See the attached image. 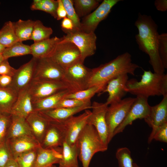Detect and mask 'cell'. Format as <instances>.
<instances>
[{
    "label": "cell",
    "mask_w": 167,
    "mask_h": 167,
    "mask_svg": "<svg viewBox=\"0 0 167 167\" xmlns=\"http://www.w3.org/2000/svg\"><path fill=\"white\" fill-rule=\"evenodd\" d=\"M91 111L87 109L78 116H72L61 123L65 133V140L70 144L76 143L77 138L82 130L87 124L88 119Z\"/></svg>",
    "instance_id": "14"
},
{
    "label": "cell",
    "mask_w": 167,
    "mask_h": 167,
    "mask_svg": "<svg viewBox=\"0 0 167 167\" xmlns=\"http://www.w3.org/2000/svg\"><path fill=\"white\" fill-rule=\"evenodd\" d=\"M37 148L22 153L15 160L19 167H34L36 159Z\"/></svg>",
    "instance_id": "36"
},
{
    "label": "cell",
    "mask_w": 167,
    "mask_h": 167,
    "mask_svg": "<svg viewBox=\"0 0 167 167\" xmlns=\"http://www.w3.org/2000/svg\"><path fill=\"white\" fill-rule=\"evenodd\" d=\"M89 104H91L90 101H83L74 99L64 98L58 103L55 108H75Z\"/></svg>",
    "instance_id": "42"
},
{
    "label": "cell",
    "mask_w": 167,
    "mask_h": 167,
    "mask_svg": "<svg viewBox=\"0 0 167 167\" xmlns=\"http://www.w3.org/2000/svg\"><path fill=\"white\" fill-rule=\"evenodd\" d=\"M4 58L2 55V54H0V62H1L2 61L4 60Z\"/></svg>",
    "instance_id": "51"
},
{
    "label": "cell",
    "mask_w": 167,
    "mask_h": 167,
    "mask_svg": "<svg viewBox=\"0 0 167 167\" xmlns=\"http://www.w3.org/2000/svg\"><path fill=\"white\" fill-rule=\"evenodd\" d=\"M60 149L62 157L59 167H79L78 161L79 150L75 143L70 144L64 141Z\"/></svg>",
    "instance_id": "26"
},
{
    "label": "cell",
    "mask_w": 167,
    "mask_h": 167,
    "mask_svg": "<svg viewBox=\"0 0 167 167\" xmlns=\"http://www.w3.org/2000/svg\"><path fill=\"white\" fill-rule=\"evenodd\" d=\"M51 28L45 26L39 20L35 21L31 40L36 42L49 38L53 33Z\"/></svg>",
    "instance_id": "34"
},
{
    "label": "cell",
    "mask_w": 167,
    "mask_h": 167,
    "mask_svg": "<svg viewBox=\"0 0 167 167\" xmlns=\"http://www.w3.org/2000/svg\"><path fill=\"white\" fill-rule=\"evenodd\" d=\"M36 59L33 79L60 81L65 83V70L50 57Z\"/></svg>",
    "instance_id": "7"
},
{
    "label": "cell",
    "mask_w": 167,
    "mask_h": 167,
    "mask_svg": "<svg viewBox=\"0 0 167 167\" xmlns=\"http://www.w3.org/2000/svg\"><path fill=\"white\" fill-rule=\"evenodd\" d=\"M61 38L49 57L64 70L78 62H84L78 47L73 43Z\"/></svg>",
    "instance_id": "6"
},
{
    "label": "cell",
    "mask_w": 167,
    "mask_h": 167,
    "mask_svg": "<svg viewBox=\"0 0 167 167\" xmlns=\"http://www.w3.org/2000/svg\"><path fill=\"white\" fill-rule=\"evenodd\" d=\"M139 67L132 62L131 54L126 52L108 62L91 69L88 88L98 86L104 89L112 79L124 74L134 75L135 70Z\"/></svg>",
    "instance_id": "2"
},
{
    "label": "cell",
    "mask_w": 167,
    "mask_h": 167,
    "mask_svg": "<svg viewBox=\"0 0 167 167\" xmlns=\"http://www.w3.org/2000/svg\"><path fill=\"white\" fill-rule=\"evenodd\" d=\"M31 19L24 20L21 19L14 23L15 33L19 41L31 40L34 24Z\"/></svg>",
    "instance_id": "29"
},
{
    "label": "cell",
    "mask_w": 167,
    "mask_h": 167,
    "mask_svg": "<svg viewBox=\"0 0 167 167\" xmlns=\"http://www.w3.org/2000/svg\"><path fill=\"white\" fill-rule=\"evenodd\" d=\"M66 10L67 17L73 23L76 29L80 30L81 22L75 10L72 0H61Z\"/></svg>",
    "instance_id": "38"
},
{
    "label": "cell",
    "mask_w": 167,
    "mask_h": 167,
    "mask_svg": "<svg viewBox=\"0 0 167 167\" xmlns=\"http://www.w3.org/2000/svg\"><path fill=\"white\" fill-rule=\"evenodd\" d=\"M61 39L55 36L34 42L30 45L31 54L36 59L49 57Z\"/></svg>",
    "instance_id": "24"
},
{
    "label": "cell",
    "mask_w": 167,
    "mask_h": 167,
    "mask_svg": "<svg viewBox=\"0 0 167 167\" xmlns=\"http://www.w3.org/2000/svg\"><path fill=\"white\" fill-rule=\"evenodd\" d=\"M92 104L75 108H54L39 111L50 122L59 123L82 111L91 109Z\"/></svg>",
    "instance_id": "21"
},
{
    "label": "cell",
    "mask_w": 167,
    "mask_h": 167,
    "mask_svg": "<svg viewBox=\"0 0 167 167\" xmlns=\"http://www.w3.org/2000/svg\"><path fill=\"white\" fill-rule=\"evenodd\" d=\"M36 60L32 58L16 70L10 87L18 93L29 87L33 79Z\"/></svg>",
    "instance_id": "15"
},
{
    "label": "cell",
    "mask_w": 167,
    "mask_h": 167,
    "mask_svg": "<svg viewBox=\"0 0 167 167\" xmlns=\"http://www.w3.org/2000/svg\"><path fill=\"white\" fill-rule=\"evenodd\" d=\"M66 34L62 37V40L71 42L78 47L83 62L86 58L95 53L97 37L94 32L86 33L76 29Z\"/></svg>",
    "instance_id": "9"
},
{
    "label": "cell",
    "mask_w": 167,
    "mask_h": 167,
    "mask_svg": "<svg viewBox=\"0 0 167 167\" xmlns=\"http://www.w3.org/2000/svg\"><path fill=\"white\" fill-rule=\"evenodd\" d=\"M6 140L15 160L22 153L40 146L33 137L29 136H22Z\"/></svg>",
    "instance_id": "20"
},
{
    "label": "cell",
    "mask_w": 167,
    "mask_h": 167,
    "mask_svg": "<svg viewBox=\"0 0 167 167\" xmlns=\"http://www.w3.org/2000/svg\"><path fill=\"white\" fill-rule=\"evenodd\" d=\"M11 114L0 113V144L6 140Z\"/></svg>",
    "instance_id": "40"
},
{
    "label": "cell",
    "mask_w": 167,
    "mask_h": 167,
    "mask_svg": "<svg viewBox=\"0 0 167 167\" xmlns=\"http://www.w3.org/2000/svg\"><path fill=\"white\" fill-rule=\"evenodd\" d=\"M119 167H133L131 152L126 147L118 148L116 153Z\"/></svg>",
    "instance_id": "37"
},
{
    "label": "cell",
    "mask_w": 167,
    "mask_h": 167,
    "mask_svg": "<svg viewBox=\"0 0 167 167\" xmlns=\"http://www.w3.org/2000/svg\"><path fill=\"white\" fill-rule=\"evenodd\" d=\"M108 105L105 103L94 101L91 105L92 111L87 120V124L93 126L104 143L108 146V131L105 115Z\"/></svg>",
    "instance_id": "12"
},
{
    "label": "cell",
    "mask_w": 167,
    "mask_h": 167,
    "mask_svg": "<svg viewBox=\"0 0 167 167\" xmlns=\"http://www.w3.org/2000/svg\"><path fill=\"white\" fill-rule=\"evenodd\" d=\"M65 138V133L62 124L50 122L40 146L46 149L57 148L62 146Z\"/></svg>",
    "instance_id": "18"
},
{
    "label": "cell",
    "mask_w": 167,
    "mask_h": 167,
    "mask_svg": "<svg viewBox=\"0 0 167 167\" xmlns=\"http://www.w3.org/2000/svg\"><path fill=\"white\" fill-rule=\"evenodd\" d=\"M58 4L56 11V19L59 20L67 17V14L66 10L61 0H58Z\"/></svg>",
    "instance_id": "46"
},
{
    "label": "cell",
    "mask_w": 167,
    "mask_h": 167,
    "mask_svg": "<svg viewBox=\"0 0 167 167\" xmlns=\"http://www.w3.org/2000/svg\"><path fill=\"white\" fill-rule=\"evenodd\" d=\"M76 143L83 167H89L96 153L106 151L108 146L103 142L95 128L87 124L79 134Z\"/></svg>",
    "instance_id": "4"
},
{
    "label": "cell",
    "mask_w": 167,
    "mask_h": 167,
    "mask_svg": "<svg viewBox=\"0 0 167 167\" xmlns=\"http://www.w3.org/2000/svg\"><path fill=\"white\" fill-rule=\"evenodd\" d=\"M75 10L79 17H85L100 5L101 0H72Z\"/></svg>",
    "instance_id": "31"
},
{
    "label": "cell",
    "mask_w": 167,
    "mask_h": 167,
    "mask_svg": "<svg viewBox=\"0 0 167 167\" xmlns=\"http://www.w3.org/2000/svg\"><path fill=\"white\" fill-rule=\"evenodd\" d=\"M158 51L165 69L167 68V34L162 33L158 36Z\"/></svg>",
    "instance_id": "39"
},
{
    "label": "cell",
    "mask_w": 167,
    "mask_h": 167,
    "mask_svg": "<svg viewBox=\"0 0 167 167\" xmlns=\"http://www.w3.org/2000/svg\"><path fill=\"white\" fill-rule=\"evenodd\" d=\"M135 98L131 97L125 98L108 105L105 115L108 144L114 137L115 129L125 118Z\"/></svg>",
    "instance_id": "5"
},
{
    "label": "cell",
    "mask_w": 167,
    "mask_h": 167,
    "mask_svg": "<svg viewBox=\"0 0 167 167\" xmlns=\"http://www.w3.org/2000/svg\"><path fill=\"white\" fill-rule=\"evenodd\" d=\"M31 54L30 46L18 41L13 45L5 48L2 55L4 59L11 57Z\"/></svg>",
    "instance_id": "32"
},
{
    "label": "cell",
    "mask_w": 167,
    "mask_h": 167,
    "mask_svg": "<svg viewBox=\"0 0 167 167\" xmlns=\"http://www.w3.org/2000/svg\"><path fill=\"white\" fill-rule=\"evenodd\" d=\"M46 167H56L54 165H49V166Z\"/></svg>",
    "instance_id": "53"
},
{
    "label": "cell",
    "mask_w": 167,
    "mask_h": 167,
    "mask_svg": "<svg viewBox=\"0 0 167 167\" xmlns=\"http://www.w3.org/2000/svg\"><path fill=\"white\" fill-rule=\"evenodd\" d=\"M5 167H19V166L16 160L12 159L7 162Z\"/></svg>",
    "instance_id": "49"
},
{
    "label": "cell",
    "mask_w": 167,
    "mask_h": 167,
    "mask_svg": "<svg viewBox=\"0 0 167 167\" xmlns=\"http://www.w3.org/2000/svg\"><path fill=\"white\" fill-rule=\"evenodd\" d=\"M126 91L136 96L147 98L150 96L167 95V75L144 71L140 81L134 79L128 80Z\"/></svg>",
    "instance_id": "3"
},
{
    "label": "cell",
    "mask_w": 167,
    "mask_h": 167,
    "mask_svg": "<svg viewBox=\"0 0 167 167\" xmlns=\"http://www.w3.org/2000/svg\"><path fill=\"white\" fill-rule=\"evenodd\" d=\"M12 80V77L7 75H0V88L9 87Z\"/></svg>",
    "instance_id": "47"
},
{
    "label": "cell",
    "mask_w": 167,
    "mask_h": 167,
    "mask_svg": "<svg viewBox=\"0 0 167 167\" xmlns=\"http://www.w3.org/2000/svg\"><path fill=\"white\" fill-rule=\"evenodd\" d=\"M167 142V123L159 127L151 135H149L148 142L150 143L153 139Z\"/></svg>",
    "instance_id": "43"
},
{
    "label": "cell",
    "mask_w": 167,
    "mask_h": 167,
    "mask_svg": "<svg viewBox=\"0 0 167 167\" xmlns=\"http://www.w3.org/2000/svg\"><path fill=\"white\" fill-rule=\"evenodd\" d=\"M104 88L100 86H94L84 90L70 93L64 98L74 99L83 101H90L91 98L96 93H100Z\"/></svg>",
    "instance_id": "35"
},
{
    "label": "cell",
    "mask_w": 167,
    "mask_h": 167,
    "mask_svg": "<svg viewBox=\"0 0 167 167\" xmlns=\"http://www.w3.org/2000/svg\"><path fill=\"white\" fill-rule=\"evenodd\" d=\"M65 70V83L71 93L88 88L91 69H89L80 62Z\"/></svg>",
    "instance_id": "8"
},
{
    "label": "cell",
    "mask_w": 167,
    "mask_h": 167,
    "mask_svg": "<svg viewBox=\"0 0 167 167\" xmlns=\"http://www.w3.org/2000/svg\"><path fill=\"white\" fill-rule=\"evenodd\" d=\"M70 93L69 89H66L34 103L33 110L41 111L54 109L61 100Z\"/></svg>",
    "instance_id": "27"
},
{
    "label": "cell",
    "mask_w": 167,
    "mask_h": 167,
    "mask_svg": "<svg viewBox=\"0 0 167 167\" xmlns=\"http://www.w3.org/2000/svg\"><path fill=\"white\" fill-rule=\"evenodd\" d=\"M18 92L10 87L0 88V113L11 114Z\"/></svg>",
    "instance_id": "28"
},
{
    "label": "cell",
    "mask_w": 167,
    "mask_h": 167,
    "mask_svg": "<svg viewBox=\"0 0 167 167\" xmlns=\"http://www.w3.org/2000/svg\"><path fill=\"white\" fill-rule=\"evenodd\" d=\"M148 98L142 96L135 97L125 118L115 129L113 136L122 132L127 126L131 125L135 120L144 119L148 117L150 106L148 104Z\"/></svg>",
    "instance_id": "13"
},
{
    "label": "cell",
    "mask_w": 167,
    "mask_h": 167,
    "mask_svg": "<svg viewBox=\"0 0 167 167\" xmlns=\"http://www.w3.org/2000/svg\"><path fill=\"white\" fill-rule=\"evenodd\" d=\"M5 48V47L0 43V54H2Z\"/></svg>",
    "instance_id": "50"
},
{
    "label": "cell",
    "mask_w": 167,
    "mask_h": 167,
    "mask_svg": "<svg viewBox=\"0 0 167 167\" xmlns=\"http://www.w3.org/2000/svg\"><path fill=\"white\" fill-rule=\"evenodd\" d=\"M33 111L32 99L28 87L18 93L11 114L26 119Z\"/></svg>",
    "instance_id": "22"
},
{
    "label": "cell",
    "mask_w": 167,
    "mask_h": 167,
    "mask_svg": "<svg viewBox=\"0 0 167 167\" xmlns=\"http://www.w3.org/2000/svg\"><path fill=\"white\" fill-rule=\"evenodd\" d=\"M19 41L16 35L14 23L6 22L0 30V43L6 48L11 46Z\"/></svg>",
    "instance_id": "30"
},
{
    "label": "cell",
    "mask_w": 167,
    "mask_h": 167,
    "mask_svg": "<svg viewBox=\"0 0 167 167\" xmlns=\"http://www.w3.org/2000/svg\"><path fill=\"white\" fill-rule=\"evenodd\" d=\"M62 157L60 147L46 149L40 146L37 148L36 159L34 167H46L58 164Z\"/></svg>",
    "instance_id": "23"
},
{
    "label": "cell",
    "mask_w": 167,
    "mask_h": 167,
    "mask_svg": "<svg viewBox=\"0 0 167 167\" xmlns=\"http://www.w3.org/2000/svg\"><path fill=\"white\" fill-rule=\"evenodd\" d=\"M24 136H29L34 137L26 119L11 114V121L6 140Z\"/></svg>",
    "instance_id": "25"
},
{
    "label": "cell",
    "mask_w": 167,
    "mask_h": 167,
    "mask_svg": "<svg viewBox=\"0 0 167 167\" xmlns=\"http://www.w3.org/2000/svg\"><path fill=\"white\" fill-rule=\"evenodd\" d=\"M34 138L41 143L50 122L39 111H33L26 118Z\"/></svg>",
    "instance_id": "19"
},
{
    "label": "cell",
    "mask_w": 167,
    "mask_h": 167,
    "mask_svg": "<svg viewBox=\"0 0 167 167\" xmlns=\"http://www.w3.org/2000/svg\"><path fill=\"white\" fill-rule=\"evenodd\" d=\"M16 70L10 65L8 59H4L0 62V75H7L12 77Z\"/></svg>",
    "instance_id": "44"
},
{
    "label": "cell",
    "mask_w": 167,
    "mask_h": 167,
    "mask_svg": "<svg viewBox=\"0 0 167 167\" xmlns=\"http://www.w3.org/2000/svg\"><path fill=\"white\" fill-rule=\"evenodd\" d=\"M121 0H104L92 13L81 22L80 30L86 33L94 32L100 22L105 19L113 7Z\"/></svg>",
    "instance_id": "11"
},
{
    "label": "cell",
    "mask_w": 167,
    "mask_h": 167,
    "mask_svg": "<svg viewBox=\"0 0 167 167\" xmlns=\"http://www.w3.org/2000/svg\"><path fill=\"white\" fill-rule=\"evenodd\" d=\"M58 4V0H34L30 8L32 10H40L45 12L56 19Z\"/></svg>",
    "instance_id": "33"
},
{
    "label": "cell",
    "mask_w": 167,
    "mask_h": 167,
    "mask_svg": "<svg viewBox=\"0 0 167 167\" xmlns=\"http://www.w3.org/2000/svg\"><path fill=\"white\" fill-rule=\"evenodd\" d=\"M32 103L62 90L68 89L63 82L33 79L28 87Z\"/></svg>",
    "instance_id": "10"
},
{
    "label": "cell",
    "mask_w": 167,
    "mask_h": 167,
    "mask_svg": "<svg viewBox=\"0 0 167 167\" xmlns=\"http://www.w3.org/2000/svg\"><path fill=\"white\" fill-rule=\"evenodd\" d=\"M61 26L63 31L66 33L76 29L72 21L67 17L62 19Z\"/></svg>",
    "instance_id": "45"
},
{
    "label": "cell",
    "mask_w": 167,
    "mask_h": 167,
    "mask_svg": "<svg viewBox=\"0 0 167 167\" xmlns=\"http://www.w3.org/2000/svg\"><path fill=\"white\" fill-rule=\"evenodd\" d=\"M128 75L122 74L111 79L101 93H108V97L105 102L108 105L121 100L127 93L126 88L129 79Z\"/></svg>",
    "instance_id": "16"
},
{
    "label": "cell",
    "mask_w": 167,
    "mask_h": 167,
    "mask_svg": "<svg viewBox=\"0 0 167 167\" xmlns=\"http://www.w3.org/2000/svg\"><path fill=\"white\" fill-rule=\"evenodd\" d=\"M12 159L13 156L6 140L0 144V167H5L7 162Z\"/></svg>",
    "instance_id": "41"
},
{
    "label": "cell",
    "mask_w": 167,
    "mask_h": 167,
    "mask_svg": "<svg viewBox=\"0 0 167 167\" xmlns=\"http://www.w3.org/2000/svg\"><path fill=\"white\" fill-rule=\"evenodd\" d=\"M144 120L152 128L150 135H152L159 127L167 123V95L163 96L159 104L150 106L149 114Z\"/></svg>",
    "instance_id": "17"
},
{
    "label": "cell",
    "mask_w": 167,
    "mask_h": 167,
    "mask_svg": "<svg viewBox=\"0 0 167 167\" xmlns=\"http://www.w3.org/2000/svg\"><path fill=\"white\" fill-rule=\"evenodd\" d=\"M133 167H140L136 163H133Z\"/></svg>",
    "instance_id": "52"
},
{
    "label": "cell",
    "mask_w": 167,
    "mask_h": 167,
    "mask_svg": "<svg viewBox=\"0 0 167 167\" xmlns=\"http://www.w3.org/2000/svg\"><path fill=\"white\" fill-rule=\"evenodd\" d=\"M154 5L156 9L159 11L164 12L167 10V0H156Z\"/></svg>",
    "instance_id": "48"
},
{
    "label": "cell",
    "mask_w": 167,
    "mask_h": 167,
    "mask_svg": "<svg viewBox=\"0 0 167 167\" xmlns=\"http://www.w3.org/2000/svg\"><path fill=\"white\" fill-rule=\"evenodd\" d=\"M135 25L138 31L135 39L139 49L148 55L154 73H164L165 69L158 51L159 34L157 24L151 16L139 13Z\"/></svg>",
    "instance_id": "1"
}]
</instances>
